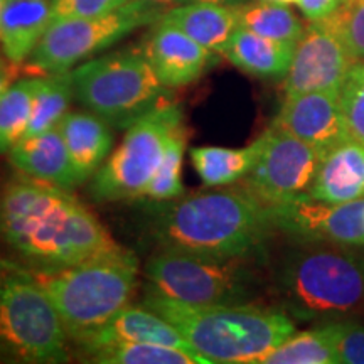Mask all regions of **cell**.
Masks as SVG:
<instances>
[{
    "mask_svg": "<svg viewBox=\"0 0 364 364\" xmlns=\"http://www.w3.org/2000/svg\"><path fill=\"white\" fill-rule=\"evenodd\" d=\"M9 161L31 179L71 191L78 186L71 159L59 127L44 134L24 136L9 152Z\"/></svg>",
    "mask_w": 364,
    "mask_h": 364,
    "instance_id": "obj_17",
    "label": "cell"
},
{
    "mask_svg": "<svg viewBox=\"0 0 364 364\" xmlns=\"http://www.w3.org/2000/svg\"><path fill=\"white\" fill-rule=\"evenodd\" d=\"M81 107L113 129H129L154 108L167 103V90L144 49H124L88 59L73 71Z\"/></svg>",
    "mask_w": 364,
    "mask_h": 364,
    "instance_id": "obj_6",
    "label": "cell"
},
{
    "mask_svg": "<svg viewBox=\"0 0 364 364\" xmlns=\"http://www.w3.org/2000/svg\"><path fill=\"white\" fill-rule=\"evenodd\" d=\"M130 0H51L53 22L65 19H86L117 11Z\"/></svg>",
    "mask_w": 364,
    "mask_h": 364,
    "instance_id": "obj_33",
    "label": "cell"
},
{
    "mask_svg": "<svg viewBox=\"0 0 364 364\" xmlns=\"http://www.w3.org/2000/svg\"><path fill=\"white\" fill-rule=\"evenodd\" d=\"M268 211L273 228L297 245L364 247V199L336 204L302 194Z\"/></svg>",
    "mask_w": 364,
    "mask_h": 364,
    "instance_id": "obj_12",
    "label": "cell"
},
{
    "mask_svg": "<svg viewBox=\"0 0 364 364\" xmlns=\"http://www.w3.org/2000/svg\"><path fill=\"white\" fill-rule=\"evenodd\" d=\"M338 245H299L282 262L284 311L307 322L351 318L364 311V253Z\"/></svg>",
    "mask_w": 364,
    "mask_h": 364,
    "instance_id": "obj_4",
    "label": "cell"
},
{
    "mask_svg": "<svg viewBox=\"0 0 364 364\" xmlns=\"http://www.w3.org/2000/svg\"><path fill=\"white\" fill-rule=\"evenodd\" d=\"M0 236L38 268H59L122 253L110 231L70 191L31 177L0 194Z\"/></svg>",
    "mask_w": 364,
    "mask_h": 364,
    "instance_id": "obj_1",
    "label": "cell"
},
{
    "mask_svg": "<svg viewBox=\"0 0 364 364\" xmlns=\"http://www.w3.org/2000/svg\"><path fill=\"white\" fill-rule=\"evenodd\" d=\"M295 46L280 43L238 27L225 48L228 61L250 76L262 80L285 78L292 65Z\"/></svg>",
    "mask_w": 364,
    "mask_h": 364,
    "instance_id": "obj_22",
    "label": "cell"
},
{
    "mask_svg": "<svg viewBox=\"0 0 364 364\" xmlns=\"http://www.w3.org/2000/svg\"><path fill=\"white\" fill-rule=\"evenodd\" d=\"M0 341L14 363L61 364L70 361V336L61 317L34 280L17 267L0 285Z\"/></svg>",
    "mask_w": 364,
    "mask_h": 364,
    "instance_id": "obj_7",
    "label": "cell"
},
{
    "mask_svg": "<svg viewBox=\"0 0 364 364\" xmlns=\"http://www.w3.org/2000/svg\"><path fill=\"white\" fill-rule=\"evenodd\" d=\"M343 0H299L297 6L309 22H318L331 16Z\"/></svg>",
    "mask_w": 364,
    "mask_h": 364,
    "instance_id": "obj_34",
    "label": "cell"
},
{
    "mask_svg": "<svg viewBox=\"0 0 364 364\" xmlns=\"http://www.w3.org/2000/svg\"><path fill=\"white\" fill-rule=\"evenodd\" d=\"M186 147H188V134H186V127L182 124L172 134L161 166L145 188L142 198L152 199V201H171V199L182 196L184 193L182 161H184Z\"/></svg>",
    "mask_w": 364,
    "mask_h": 364,
    "instance_id": "obj_29",
    "label": "cell"
},
{
    "mask_svg": "<svg viewBox=\"0 0 364 364\" xmlns=\"http://www.w3.org/2000/svg\"><path fill=\"white\" fill-rule=\"evenodd\" d=\"M272 2H279V4H285V6H290V4H297L299 0H272Z\"/></svg>",
    "mask_w": 364,
    "mask_h": 364,
    "instance_id": "obj_39",
    "label": "cell"
},
{
    "mask_svg": "<svg viewBox=\"0 0 364 364\" xmlns=\"http://www.w3.org/2000/svg\"><path fill=\"white\" fill-rule=\"evenodd\" d=\"M184 124L181 107L171 102L154 108L134 122L91 181V198L100 203L142 198L145 188L161 166L167 144Z\"/></svg>",
    "mask_w": 364,
    "mask_h": 364,
    "instance_id": "obj_10",
    "label": "cell"
},
{
    "mask_svg": "<svg viewBox=\"0 0 364 364\" xmlns=\"http://www.w3.org/2000/svg\"><path fill=\"white\" fill-rule=\"evenodd\" d=\"M112 129L108 122L91 112H70L59 124L78 186L97 174L110 156Z\"/></svg>",
    "mask_w": 364,
    "mask_h": 364,
    "instance_id": "obj_18",
    "label": "cell"
},
{
    "mask_svg": "<svg viewBox=\"0 0 364 364\" xmlns=\"http://www.w3.org/2000/svg\"><path fill=\"white\" fill-rule=\"evenodd\" d=\"M4 2H6V0H0V17H2V9H4Z\"/></svg>",
    "mask_w": 364,
    "mask_h": 364,
    "instance_id": "obj_41",
    "label": "cell"
},
{
    "mask_svg": "<svg viewBox=\"0 0 364 364\" xmlns=\"http://www.w3.org/2000/svg\"><path fill=\"white\" fill-rule=\"evenodd\" d=\"M260 364H338L326 326L289 336Z\"/></svg>",
    "mask_w": 364,
    "mask_h": 364,
    "instance_id": "obj_28",
    "label": "cell"
},
{
    "mask_svg": "<svg viewBox=\"0 0 364 364\" xmlns=\"http://www.w3.org/2000/svg\"><path fill=\"white\" fill-rule=\"evenodd\" d=\"M321 161L311 145L270 127L265 147L241 186L265 206H275L311 193Z\"/></svg>",
    "mask_w": 364,
    "mask_h": 364,
    "instance_id": "obj_11",
    "label": "cell"
},
{
    "mask_svg": "<svg viewBox=\"0 0 364 364\" xmlns=\"http://www.w3.org/2000/svg\"><path fill=\"white\" fill-rule=\"evenodd\" d=\"M309 194L336 204L364 199V145L349 139L322 157Z\"/></svg>",
    "mask_w": 364,
    "mask_h": 364,
    "instance_id": "obj_20",
    "label": "cell"
},
{
    "mask_svg": "<svg viewBox=\"0 0 364 364\" xmlns=\"http://www.w3.org/2000/svg\"><path fill=\"white\" fill-rule=\"evenodd\" d=\"M51 24V0H6L0 17L4 56L24 66Z\"/></svg>",
    "mask_w": 364,
    "mask_h": 364,
    "instance_id": "obj_19",
    "label": "cell"
},
{
    "mask_svg": "<svg viewBox=\"0 0 364 364\" xmlns=\"http://www.w3.org/2000/svg\"><path fill=\"white\" fill-rule=\"evenodd\" d=\"M247 258H211L164 248L145 263L147 290L193 306L250 304L253 275Z\"/></svg>",
    "mask_w": 364,
    "mask_h": 364,
    "instance_id": "obj_8",
    "label": "cell"
},
{
    "mask_svg": "<svg viewBox=\"0 0 364 364\" xmlns=\"http://www.w3.org/2000/svg\"><path fill=\"white\" fill-rule=\"evenodd\" d=\"M83 358L98 364H208L206 359L189 349L161 344H110L85 353Z\"/></svg>",
    "mask_w": 364,
    "mask_h": 364,
    "instance_id": "obj_27",
    "label": "cell"
},
{
    "mask_svg": "<svg viewBox=\"0 0 364 364\" xmlns=\"http://www.w3.org/2000/svg\"><path fill=\"white\" fill-rule=\"evenodd\" d=\"M34 280L51 299L73 343L81 344L130 304L139 260L130 250L76 265L36 268Z\"/></svg>",
    "mask_w": 364,
    "mask_h": 364,
    "instance_id": "obj_5",
    "label": "cell"
},
{
    "mask_svg": "<svg viewBox=\"0 0 364 364\" xmlns=\"http://www.w3.org/2000/svg\"><path fill=\"white\" fill-rule=\"evenodd\" d=\"M41 76L16 80L0 97V156L24 139Z\"/></svg>",
    "mask_w": 364,
    "mask_h": 364,
    "instance_id": "obj_26",
    "label": "cell"
},
{
    "mask_svg": "<svg viewBox=\"0 0 364 364\" xmlns=\"http://www.w3.org/2000/svg\"><path fill=\"white\" fill-rule=\"evenodd\" d=\"M152 2H157V4H171V2H176V0H152Z\"/></svg>",
    "mask_w": 364,
    "mask_h": 364,
    "instance_id": "obj_40",
    "label": "cell"
},
{
    "mask_svg": "<svg viewBox=\"0 0 364 364\" xmlns=\"http://www.w3.org/2000/svg\"><path fill=\"white\" fill-rule=\"evenodd\" d=\"M144 306L169 321L208 364H260L295 332L284 309L253 304L193 306L150 290Z\"/></svg>",
    "mask_w": 364,
    "mask_h": 364,
    "instance_id": "obj_3",
    "label": "cell"
},
{
    "mask_svg": "<svg viewBox=\"0 0 364 364\" xmlns=\"http://www.w3.org/2000/svg\"><path fill=\"white\" fill-rule=\"evenodd\" d=\"M161 21L176 26L213 53H223L240 27L238 6L191 2L164 12Z\"/></svg>",
    "mask_w": 364,
    "mask_h": 364,
    "instance_id": "obj_21",
    "label": "cell"
},
{
    "mask_svg": "<svg viewBox=\"0 0 364 364\" xmlns=\"http://www.w3.org/2000/svg\"><path fill=\"white\" fill-rule=\"evenodd\" d=\"M354 65L344 44L322 22H309L285 76V98L311 91L339 93Z\"/></svg>",
    "mask_w": 364,
    "mask_h": 364,
    "instance_id": "obj_13",
    "label": "cell"
},
{
    "mask_svg": "<svg viewBox=\"0 0 364 364\" xmlns=\"http://www.w3.org/2000/svg\"><path fill=\"white\" fill-rule=\"evenodd\" d=\"M162 14L161 4L130 0L105 16L54 21L26 61V70L41 76L70 71L140 27L156 24Z\"/></svg>",
    "mask_w": 364,
    "mask_h": 364,
    "instance_id": "obj_9",
    "label": "cell"
},
{
    "mask_svg": "<svg viewBox=\"0 0 364 364\" xmlns=\"http://www.w3.org/2000/svg\"><path fill=\"white\" fill-rule=\"evenodd\" d=\"M125 343L161 344L193 351L188 341L182 338L181 332L169 321H166L162 316H159L145 306L124 307L97 334H93L78 346L83 349L85 354L93 351V349L103 348V346Z\"/></svg>",
    "mask_w": 364,
    "mask_h": 364,
    "instance_id": "obj_16",
    "label": "cell"
},
{
    "mask_svg": "<svg viewBox=\"0 0 364 364\" xmlns=\"http://www.w3.org/2000/svg\"><path fill=\"white\" fill-rule=\"evenodd\" d=\"M240 27L260 34L263 38L297 44L304 36L306 26L285 4L272 0H257L238 6Z\"/></svg>",
    "mask_w": 364,
    "mask_h": 364,
    "instance_id": "obj_25",
    "label": "cell"
},
{
    "mask_svg": "<svg viewBox=\"0 0 364 364\" xmlns=\"http://www.w3.org/2000/svg\"><path fill=\"white\" fill-rule=\"evenodd\" d=\"M339 105L349 139L364 145V61L349 71L339 91Z\"/></svg>",
    "mask_w": 364,
    "mask_h": 364,
    "instance_id": "obj_31",
    "label": "cell"
},
{
    "mask_svg": "<svg viewBox=\"0 0 364 364\" xmlns=\"http://www.w3.org/2000/svg\"><path fill=\"white\" fill-rule=\"evenodd\" d=\"M267 142V132L247 147H196L191 150V161L204 186L218 188L243 181L260 157Z\"/></svg>",
    "mask_w": 364,
    "mask_h": 364,
    "instance_id": "obj_23",
    "label": "cell"
},
{
    "mask_svg": "<svg viewBox=\"0 0 364 364\" xmlns=\"http://www.w3.org/2000/svg\"><path fill=\"white\" fill-rule=\"evenodd\" d=\"M272 127L297 136L316 149L321 157L349 140L339 93L331 91H311L284 98Z\"/></svg>",
    "mask_w": 364,
    "mask_h": 364,
    "instance_id": "obj_14",
    "label": "cell"
},
{
    "mask_svg": "<svg viewBox=\"0 0 364 364\" xmlns=\"http://www.w3.org/2000/svg\"><path fill=\"white\" fill-rule=\"evenodd\" d=\"M338 364H364V324L353 318L324 322Z\"/></svg>",
    "mask_w": 364,
    "mask_h": 364,
    "instance_id": "obj_32",
    "label": "cell"
},
{
    "mask_svg": "<svg viewBox=\"0 0 364 364\" xmlns=\"http://www.w3.org/2000/svg\"><path fill=\"white\" fill-rule=\"evenodd\" d=\"M75 97L73 71L53 73L41 76L39 88L34 95L33 112L24 136L44 134L59 127L68 113Z\"/></svg>",
    "mask_w": 364,
    "mask_h": 364,
    "instance_id": "obj_24",
    "label": "cell"
},
{
    "mask_svg": "<svg viewBox=\"0 0 364 364\" xmlns=\"http://www.w3.org/2000/svg\"><path fill=\"white\" fill-rule=\"evenodd\" d=\"M144 53L166 88L194 83L215 63L213 51L161 19L145 41Z\"/></svg>",
    "mask_w": 364,
    "mask_h": 364,
    "instance_id": "obj_15",
    "label": "cell"
},
{
    "mask_svg": "<svg viewBox=\"0 0 364 364\" xmlns=\"http://www.w3.org/2000/svg\"><path fill=\"white\" fill-rule=\"evenodd\" d=\"M322 22L338 38L354 61H364V0H343Z\"/></svg>",
    "mask_w": 364,
    "mask_h": 364,
    "instance_id": "obj_30",
    "label": "cell"
},
{
    "mask_svg": "<svg viewBox=\"0 0 364 364\" xmlns=\"http://www.w3.org/2000/svg\"><path fill=\"white\" fill-rule=\"evenodd\" d=\"M181 2H208V4H220V6H241L245 0H181Z\"/></svg>",
    "mask_w": 364,
    "mask_h": 364,
    "instance_id": "obj_37",
    "label": "cell"
},
{
    "mask_svg": "<svg viewBox=\"0 0 364 364\" xmlns=\"http://www.w3.org/2000/svg\"><path fill=\"white\" fill-rule=\"evenodd\" d=\"M17 265H14V263L4 260L2 257H0V285H2V282L6 280V277L11 273L12 270H16Z\"/></svg>",
    "mask_w": 364,
    "mask_h": 364,
    "instance_id": "obj_36",
    "label": "cell"
},
{
    "mask_svg": "<svg viewBox=\"0 0 364 364\" xmlns=\"http://www.w3.org/2000/svg\"><path fill=\"white\" fill-rule=\"evenodd\" d=\"M0 363H14L12 358H11V354H9L7 349L4 348L2 341H0Z\"/></svg>",
    "mask_w": 364,
    "mask_h": 364,
    "instance_id": "obj_38",
    "label": "cell"
},
{
    "mask_svg": "<svg viewBox=\"0 0 364 364\" xmlns=\"http://www.w3.org/2000/svg\"><path fill=\"white\" fill-rule=\"evenodd\" d=\"M21 66L14 65L7 58L0 56V97L6 93V90L16 81L17 75H19Z\"/></svg>",
    "mask_w": 364,
    "mask_h": 364,
    "instance_id": "obj_35",
    "label": "cell"
},
{
    "mask_svg": "<svg viewBox=\"0 0 364 364\" xmlns=\"http://www.w3.org/2000/svg\"><path fill=\"white\" fill-rule=\"evenodd\" d=\"M275 230L270 211L243 186L181 199L154 223L162 248L211 258H247Z\"/></svg>",
    "mask_w": 364,
    "mask_h": 364,
    "instance_id": "obj_2",
    "label": "cell"
}]
</instances>
